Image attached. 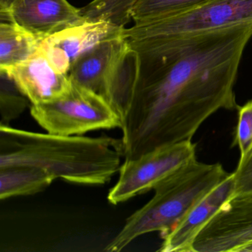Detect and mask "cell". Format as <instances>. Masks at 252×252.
I'll list each match as a JSON object with an SVG mask.
<instances>
[{
    "label": "cell",
    "mask_w": 252,
    "mask_h": 252,
    "mask_svg": "<svg viewBox=\"0 0 252 252\" xmlns=\"http://www.w3.org/2000/svg\"><path fill=\"white\" fill-rule=\"evenodd\" d=\"M252 25L158 42H129L139 69L121 114L125 159L189 141L221 109L239 108L234 84Z\"/></svg>",
    "instance_id": "cell-1"
},
{
    "label": "cell",
    "mask_w": 252,
    "mask_h": 252,
    "mask_svg": "<svg viewBox=\"0 0 252 252\" xmlns=\"http://www.w3.org/2000/svg\"><path fill=\"white\" fill-rule=\"evenodd\" d=\"M122 157L121 138L40 133L0 125V169L34 166L56 179L103 185L119 172Z\"/></svg>",
    "instance_id": "cell-2"
},
{
    "label": "cell",
    "mask_w": 252,
    "mask_h": 252,
    "mask_svg": "<svg viewBox=\"0 0 252 252\" xmlns=\"http://www.w3.org/2000/svg\"><path fill=\"white\" fill-rule=\"evenodd\" d=\"M229 175L220 163H202L195 158L184 165L155 187L151 200L127 218L105 250L120 252L144 234L169 232Z\"/></svg>",
    "instance_id": "cell-3"
},
{
    "label": "cell",
    "mask_w": 252,
    "mask_h": 252,
    "mask_svg": "<svg viewBox=\"0 0 252 252\" xmlns=\"http://www.w3.org/2000/svg\"><path fill=\"white\" fill-rule=\"evenodd\" d=\"M139 68V57L122 33L103 41L79 57L68 73L73 83L104 97L120 113Z\"/></svg>",
    "instance_id": "cell-4"
},
{
    "label": "cell",
    "mask_w": 252,
    "mask_h": 252,
    "mask_svg": "<svg viewBox=\"0 0 252 252\" xmlns=\"http://www.w3.org/2000/svg\"><path fill=\"white\" fill-rule=\"evenodd\" d=\"M252 25V0H209L169 17L125 28L129 42H158Z\"/></svg>",
    "instance_id": "cell-5"
},
{
    "label": "cell",
    "mask_w": 252,
    "mask_h": 252,
    "mask_svg": "<svg viewBox=\"0 0 252 252\" xmlns=\"http://www.w3.org/2000/svg\"><path fill=\"white\" fill-rule=\"evenodd\" d=\"M31 114L47 132L56 135H81L122 127L119 113L104 97L73 82L64 96L32 104Z\"/></svg>",
    "instance_id": "cell-6"
},
{
    "label": "cell",
    "mask_w": 252,
    "mask_h": 252,
    "mask_svg": "<svg viewBox=\"0 0 252 252\" xmlns=\"http://www.w3.org/2000/svg\"><path fill=\"white\" fill-rule=\"evenodd\" d=\"M195 158L196 144L189 140L158 147L136 158L125 159L107 199L116 205L154 189L160 181Z\"/></svg>",
    "instance_id": "cell-7"
},
{
    "label": "cell",
    "mask_w": 252,
    "mask_h": 252,
    "mask_svg": "<svg viewBox=\"0 0 252 252\" xmlns=\"http://www.w3.org/2000/svg\"><path fill=\"white\" fill-rule=\"evenodd\" d=\"M125 28L107 20H85L42 39L38 50L59 72L68 76L79 57L103 41L119 36Z\"/></svg>",
    "instance_id": "cell-8"
},
{
    "label": "cell",
    "mask_w": 252,
    "mask_h": 252,
    "mask_svg": "<svg viewBox=\"0 0 252 252\" xmlns=\"http://www.w3.org/2000/svg\"><path fill=\"white\" fill-rule=\"evenodd\" d=\"M12 81L32 104L51 102L68 94L72 82L37 50L29 60L1 72Z\"/></svg>",
    "instance_id": "cell-9"
},
{
    "label": "cell",
    "mask_w": 252,
    "mask_h": 252,
    "mask_svg": "<svg viewBox=\"0 0 252 252\" xmlns=\"http://www.w3.org/2000/svg\"><path fill=\"white\" fill-rule=\"evenodd\" d=\"M1 19L16 23L41 39L85 20L81 9L67 0H16Z\"/></svg>",
    "instance_id": "cell-10"
},
{
    "label": "cell",
    "mask_w": 252,
    "mask_h": 252,
    "mask_svg": "<svg viewBox=\"0 0 252 252\" xmlns=\"http://www.w3.org/2000/svg\"><path fill=\"white\" fill-rule=\"evenodd\" d=\"M232 173L201 199L169 232L161 235V252H194V243L202 230L223 205L235 197Z\"/></svg>",
    "instance_id": "cell-11"
},
{
    "label": "cell",
    "mask_w": 252,
    "mask_h": 252,
    "mask_svg": "<svg viewBox=\"0 0 252 252\" xmlns=\"http://www.w3.org/2000/svg\"><path fill=\"white\" fill-rule=\"evenodd\" d=\"M42 39L13 22L0 24V72L29 60Z\"/></svg>",
    "instance_id": "cell-12"
},
{
    "label": "cell",
    "mask_w": 252,
    "mask_h": 252,
    "mask_svg": "<svg viewBox=\"0 0 252 252\" xmlns=\"http://www.w3.org/2000/svg\"><path fill=\"white\" fill-rule=\"evenodd\" d=\"M56 178L34 166H13L0 169V199L32 195L48 188Z\"/></svg>",
    "instance_id": "cell-13"
},
{
    "label": "cell",
    "mask_w": 252,
    "mask_h": 252,
    "mask_svg": "<svg viewBox=\"0 0 252 252\" xmlns=\"http://www.w3.org/2000/svg\"><path fill=\"white\" fill-rule=\"evenodd\" d=\"M209 0H135L130 11L135 24L169 17L201 5Z\"/></svg>",
    "instance_id": "cell-14"
},
{
    "label": "cell",
    "mask_w": 252,
    "mask_h": 252,
    "mask_svg": "<svg viewBox=\"0 0 252 252\" xmlns=\"http://www.w3.org/2000/svg\"><path fill=\"white\" fill-rule=\"evenodd\" d=\"M135 0H93L81 9L86 20H107L125 27L131 21L130 11Z\"/></svg>",
    "instance_id": "cell-15"
},
{
    "label": "cell",
    "mask_w": 252,
    "mask_h": 252,
    "mask_svg": "<svg viewBox=\"0 0 252 252\" xmlns=\"http://www.w3.org/2000/svg\"><path fill=\"white\" fill-rule=\"evenodd\" d=\"M28 101L12 81L10 85L2 83L0 96L1 125H9L11 121L18 118L26 110Z\"/></svg>",
    "instance_id": "cell-16"
},
{
    "label": "cell",
    "mask_w": 252,
    "mask_h": 252,
    "mask_svg": "<svg viewBox=\"0 0 252 252\" xmlns=\"http://www.w3.org/2000/svg\"><path fill=\"white\" fill-rule=\"evenodd\" d=\"M234 145L240 150V160L246 158L252 151V101L238 108Z\"/></svg>",
    "instance_id": "cell-17"
},
{
    "label": "cell",
    "mask_w": 252,
    "mask_h": 252,
    "mask_svg": "<svg viewBox=\"0 0 252 252\" xmlns=\"http://www.w3.org/2000/svg\"><path fill=\"white\" fill-rule=\"evenodd\" d=\"M232 175L236 196L252 194V151L246 158L239 160Z\"/></svg>",
    "instance_id": "cell-18"
},
{
    "label": "cell",
    "mask_w": 252,
    "mask_h": 252,
    "mask_svg": "<svg viewBox=\"0 0 252 252\" xmlns=\"http://www.w3.org/2000/svg\"><path fill=\"white\" fill-rule=\"evenodd\" d=\"M16 0H0V14L1 17H5L9 12Z\"/></svg>",
    "instance_id": "cell-19"
},
{
    "label": "cell",
    "mask_w": 252,
    "mask_h": 252,
    "mask_svg": "<svg viewBox=\"0 0 252 252\" xmlns=\"http://www.w3.org/2000/svg\"><path fill=\"white\" fill-rule=\"evenodd\" d=\"M237 252H252V242L240 247Z\"/></svg>",
    "instance_id": "cell-20"
}]
</instances>
